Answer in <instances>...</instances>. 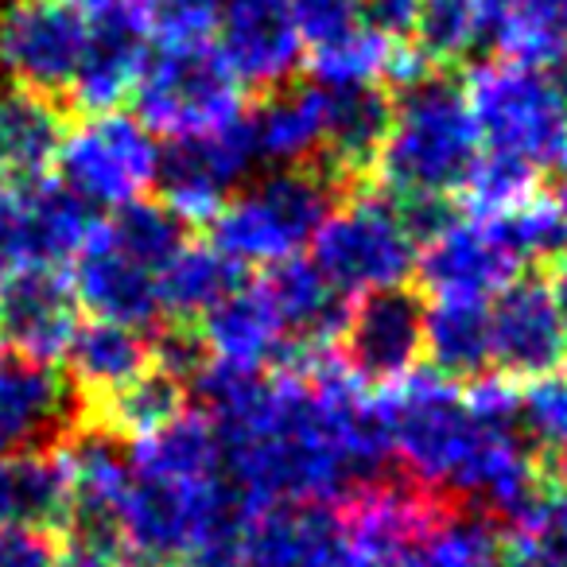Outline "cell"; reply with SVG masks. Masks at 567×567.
<instances>
[{
  "label": "cell",
  "mask_w": 567,
  "mask_h": 567,
  "mask_svg": "<svg viewBox=\"0 0 567 567\" xmlns=\"http://www.w3.org/2000/svg\"><path fill=\"white\" fill-rule=\"evenodd\" d=\"M478 152L482 144L466 110L463 82L432 66L396 86L393 121H389L373 175L381 190L393 198L451 195L463 187Z\"/></svg>",
  "instance_id": "obj_1"
},
{
  "label": "cell",
  "mask_w": 567,
  "mask_h": 567,
  "mask_svg": "<svg viewBox=\"0 0 567 567\" xmlns=\"http://www.w3.org/2000/svg\"><path fill=\"white\" fill-rule=\"evenodd\" d=\"M342 183L323 164L257 172L210 218V245L241 268H272L300 257L339 206Z\"/></svg>",
  "instance_id": "obj_2"
},
{
  "label": "cell",
  "mask_w": 567,
  "mask_h": 567,
  "mask_svg": "<svg viewBox=\"0 0 567 567\" xmlns=\"http://www.w3.org/2000/svg\"><path fill=\"white\" fill-rule=\"evenodd\" d=\"M378 396L401 471L451 505V489L458 486L471 458L502 427L482 424L466 404L463 385L432 370H412L396 385L378 389Z\"/></svg>",
  "instance_id": "obj_3"
},
{
  "label": "cell",
  "mask_w": 567,
  "mask_h": 567,
  "mask_svg": "<svg viewBox=\"0 0 567 567\" xmlns=\"http://www.w3.org/2000/svg\"><path fill=\"white\" fill-rule=\"evenodd\" d=\"M463 94L482 152L525 159L536 172L559 164L567 148V102L551 71L489 55L466 71Z\"/></svg>",
  "instance_id": "obj_4"
},
{
  "label": "cell",
  "mask_w": 567,
  "mask_h": 567,
  "mask_svg": "<svg viewBox=\"0 0 567 567\" xmlns=\"http://www.w3.org/2000/svg\"><path fill=\"white\" fill-rule=\"evenodd\" d=\"M133 102L141 125L164 141L214 133L245 117V86L214 43H148Z\"/></svg>",
  "instance_id": "obj_5"
},
{
  "label": "cell",
  "mask_w": 567,
  "mask_h": 567,
  "mask_svg": "<svg viewBox=\"0 0 567 567\" xmlns=\"http://www.w3.org/2000/svg\"><path fill=\"white\" fill-rule=\"evenodd\" d=\"M416 249L396 203L381 195H354L339 203L311 241V265L342 300L401 288L416 272Z\"/></svg>",
  "instance_id": "obj_6"
},
{
  "label": "cell",
  "mask_w": 567,
  "mask_h": 567,
  "mask_svg": "<svg viewBox=\"0 0 567 567\" xmlns=\"http://www.w3.org/2000/svg\"><path fill=\"white\" fill-rule=\"evenodd\" d=\"M55 172L59 183L97 214L121 210L156 190L159 141L152 128L141 125L136 113H86L79 125L66 128Z\"/></svg>",
  "instance_id": "obj_7"
},
{
  "label": "cell",
  "mask_w": 567,
  "mask_h": 567,
  "mask_svg": "<svg viewBox=\"0 0 567 567\" xmlns=\"http://www.w3.org/2000/svg\"><path fill=\"white\" fill-rule=\"evenodd\" d=\"M90 43V20L66 0H0V79L59 97Z\"/></svg>",
  "instance_id": "obj_8"
},
{
  "label": "cell",
  "mask_w": 567,
  "mask_h": 567,
  "mask_svg": "<svg viewBox=\"0 0 567 567\" xmlns=\"http://www.w3.org/2000/svg\"><path fill=\"white\" fill-rule=\"evenodd\" d=\"M260 156L249 125L234 121L226 128L159 144L156 190L183 221H210L245 183L257 175Z\"/></svg>",
  "instance_id": "obj_9"
},
{
  "label": "cell",
  "mask_w": 567,
  "mask_h": 567,
  "mask_svg": "<svg viewBox=\"0 0 567 567\" xmlns=\"http://www.w3.org/2000/svg\"><path fill=\"white\" fill-rule=\"evenodd\" d=\"M525 260L502 234L497 218L455 214L432 241L416 249L420 288L432 300H494L520 276Z\"/></svg>",
  "instance_id": "obj_10"
},
{
  "label": "cell",
  "mask_w": 567,
  "mask_h": 567,
  "mask_svg": "<svg viewBox=\"0 0 567 567\" xmlns=\"http://www.w3.org/2000/svg\"><path fill=\"white\" fill-rule=\"evenodd\" d=\"M334 350L362 385H396L424 358V300L409 284L358 296L347 303Z\"/></svg>",
  "instance_id": "obj_11"
},
{
  "label": "cell",
  "mask_w": 567,
  "mask_h": 567,
  "mask_svg": "<svg viewBox=\"0 0 567 567\" xmlns=\"http://www.w3.org/2000/svg\"><path fill=\"white\" fill-rule=\"evenodd\" d=\"M86 424V396L59 365L0 358V458L55 451Z\"/></svg>",
  "instance_id": "obj_12"
},
{
  "label": "cell",
  "mask_w": 567,
  "mask_h": 567,
  "mask_svg": "<svg viewBox=\"0 0 567 567\" xmlns=\"http://www.w3.org/2000/svg\"><path fill=\"white\" fill-rule=\"evenodd\" d=\"M66 466V528L74 544L90 548H121V505L133 486V458L121 435L86 420L59 447Z\"/></svg>",
  "instance_id": "obj_13"
},
{
  "label": "cell",
  "mask_w": 567,
  "mask_h": 567,
  "mask_svg": "<svg viewBox=\"0 0 567 567\" xmlns=\"http://www.w3.org/2000/svg\"><path fill=\"white\" fill-rule=\"evenodd\" d=\"M82 327L79 296L63 268L4 265L0 268V334L17 358L59 365Z\"/></svg>",
  "instance_id": "obj_14"
},
{
  "label": "cell",
  "mask_w": 567,
  "mask_h": 567,
  "mask_svg": "<svg viewBox=\"0 0 567 567\" xmlns=\"http://www.w3.org/2000/svg\"><path fill=\"white\" fill-rule=\"evenodd\" d=\"M102 229V218L59 179H35L28 187H9V221L0 241L4 265L66 268Z\"/></svg>",
  "instance_id": "obj_15"
},
{
  "label": "cell",
  "mask_w": 567,
  "mask_h": 567,
  "mask_svg": "<svg viewBox=\"0 0 567 567\" xmlns=\"http://www.w3.org/2000/svg\"><path fill=\"white\" fill-rule=\"evenodd\" d=\"M214 48L245 90H280L303 71V40L288 0H221Z\"/></svg>",
  "instance_id": "obj_16"
},
{
  "label": "cell",
  "mask_w": 567,
  "mask_h": 567,
  "mask_svg": "<svg viewBox=\"0 0 567 567\" xmlns=\"http://www.w3.org/2000/svg\"><path fill=\"white\" fill-rule=\"evenodd\" d=\"M489 339L497 373L513 381H536L567 365V327L540 276L517 280L489 300Z\"/></svg>",
  "instance_id": "obj_17"
},
{
  "label": "cell",
  "mask_w": 567,
  "mask_h": 567,
  "mask_svg": "<svg viewBox=\"0 0 567 567\" xmlns=\"http://www.w3.org/2000/svg\"><path fill=\"white\" fill-rule=\"evenodd\" d=\"M71 272V288L79 296V308H86L94 319H110V323L125 327H152L164 319L159 311V292H156V272H148L144 265H136L133 257H125L121 249H113L105 241V234L97 229V237L79 252Z\"/></svg>",
  "instance_id": "obj_18"
},
{
  "label": "cell",
  "mask_w": 567,
  "mask_h": 567,
  "mask_svg": "<svg viewBox=\"0 0 567 567\" xmlns=\"http://www.w3.org/2000/svg\"><path fill=\"white\" fill-rule=\"evenodd\" d=\"M198 342L206 358L241 370H272L288 350V334L280 327L268 292L257 284H237L234 292L221 296L203 319H198Z\"/></svg>",
  "instance_id": "obj_19"
},
{
  "label": "cell",
  "mask_w": 567,
  "mask_h": 567,
  "mask_svg": "<svg viewBox=\"0 0 567 567\" xmlns=\"http://www.w3.org/2000/svg\"><path fill=\"white\" fill-rule=\"evenodd\" d=\"M323 90V144L319 159L339 183H354L373 172L393 121V97L385 86H339Z\"/></svg>",
  "instance_id": "obj_20"
},
{
  "label": "cell",
  "mask_w": 567,
  "mask_h": 567,
  "mask_svg": "<svg viewBox=\"0 0 567 567\" xmlns=\"http://www.w3.org/2000/svg\"><path fill=\"white\" fill-rule=\"evenodd\" d=\"M148 24L133 17L102 20L90 24L86 55L79 63V74L71 82V102L82 113H110L133 97L141 79L144 55H148Z\"/></svg>",
  "instance_id": "obj_21"
},
{
  "label": "cell",
  "mask_w": 567,
  "mask_h": 567,
  "mask_svg": "<svg viewBox=\"0 0 567 567\" xmlns=\"http://www.w3.org/2000/svg\"><path fill=\"white\" fill-rule=\"evenodd\" d=\"M63 136L66 117L55 97L0 86V187H28L48 179Z\"/></svg>",
  "instance_id": "obj_22"
},
{
  "label": "cell",
  "mask_w": 567,
  "mask_h": 567,
  "mask_svg": "<svg viewBox=\"0 0 567 567\" xmlns=\"http://www.w3.org/2000/svg\"><path fill=\"white\" fill-rule=\"evenodd\" d=\"M245 125L252 133L260 164H316L323 144V90L316 82H288L280 90H268Z\"/></svg>",
  "instance_id": "obj_23"
},
{
  "label": "cell",
  "mask_w": 567,
  "mask_h": 567,
  "mask_svg": "<svg viewBox=\"0 0 567 567\" xmlns=\"http://www.w3.org/2000/svg\"><path fill=\"white\" fill-rule=\"evenodd\" d=\"M260 288L272 300L288 347H334L347 319V300L319 276L308 257H292L265 268Z\"/></svg>",
  "instance_id": "obj_24"
},
{
  "label": "cell",
  "mask_w": 567,
  "mask_h": 567,
  "mask_svg": "<svg viewBox=\"0 0 567 567\" xmlns=\"http://www.w3.org/2000/svg\"><path fill=\"white\" fill-rule=\"evenodd\" d=\"M486 48L513 63L556 71L567 59V0H474Z\"/></svg>",
  "instance_id": "obj_25"
},
{
  "label": "cell",
  "mask_w": 567,
  "mask_h": 567,
  "mask_svg": "<svg viewBox=\"0 0 567 567\" xmlns=\"http://www.w3.org/2000/svg\"><path fill=\"white\" fill-rule=\"evenodd\" d=\"M63 362L74 389L86 396V404H94L125 389L144 370H152V331L110 323V319H90L79 327Z\"/></svg>",
  "instance_id": "obj_26"
},
{
  "label": "cell",
  "mask_w": 567,
  "mask_h": 567,
  "mask_svg": "<svg viewBox=\"0 0 567 567\" xmlns=\"http://www.w3.org/2000/svg\"><path fill=\"white\" fill-rule=\"evenodd\" d=\"M424 358L427 370L466 385L494 365L486 300H432L424 303Z\"/></svg>",
  "instance_id": "obj_27"
},
{
  "label": "cell",
  "mask_w": 567,
  "mask_h": 567,
  "mask_svg": "<svg viewBox=\"0 0 567 567\" xmlns=\"http://www.w3.org/2000/svg\"><path fill=\"white\" fill-rule=\"evenodd\" d=\"M245 280V268L229 260L218 245L187 241L164 268L156 272L159 311L175 323L203 319L221 296H229Z\"/></svg>",
  "instance_id": "obj_28"
},
{
  "label": "cell",
  "mask_w": 567,
  "mask_h": 567,
  "mask_svg": "<svg viewBox=\"0 0 567 567\" xmlns=\"http://www.w3.org/2000/svg\"><path fill=\"white\" fill-rule=\"evenodd\" d=\"M187 401H190L187 385L152 365V370H144L136 381H128L125 389L86 404V420H94L105 432L133 443V440H144V435L159 432V427L172 424L175 416H183Z\"/></svg>",
  "instance_id": "obj_29"
},
{
  "label": "cell",
  "mask_w": 567,
  "mask_h": 567,
  "mask_svg": "<svg viewBox=\"0 0 567 567\" xmlns=\"http://www.w3.org/2000/svg\"><path fill=\"white\" fill-rule=\"evenodd\" d=\"M187 226L190 221H183L159 198H136V203L113 210L110 221H102V234L113 249L133 257L148 272H159L187 245Z\"/></svg>",
  "instance_id": "obj_30"
},
{
  "label": "cell",
  "mask_w": 567,
  "mask_h": 567,
  "mask_svg": "<svg viewBox=\"0 0 567 567\" xmlns=\"http://www.w3.org/2000/svg\"><path fill=\"white\" fill-rule=\"evenodd\" d=\"M482 43H486V35H482L474 0H424L420 4L416 28H412V48L420 51V59L427 66L451 71Z\"/></svg>",
  "instance_id": "obj_31"
},
{
  "label": "cell",
  "mask_w": 567,
  "mask_h": 567,
  "mask_svg": "<svg viewBox=\"0 0 567 567\" xmlns=\"http://www.w3.org/2000/svg\"><path fill=\"white\" fill-rule=\"evenodd\" d=\"M536 190H540V172L533 164L502 156V152H478L458 195H463L466 214L502 218V214L517 210L525 198H533Z\"/></svg>",
  "instance_id": "obj_32"
},
{
  "label": "cell",
  "mask_w": 567,
  "mask_h": 567,
  "mask_svg": "<svg viewBox=\"0 0 567 567\" xmlns=\"http://www.w3.org/2000/svg\"><path fill=\"white\" fill-rule=\"evenodd\" d=\"M497 226L525 265L559 260L567 252V203H559L556 195H544V187L533 198H525L517 210L502 214Z\"/></svg>",
  "instance_id": "obj_33"
},
{
  "label": "cell",
  "mask_w": 567,
  "mask_h": 567,
  "mask_svg": "<svg viewBox=\"0 0 567 567\" xmlns=\"http://www.w3.org/2000/svg\"><path fill=\"white\" fill-rule=\"evenodd\" d=\"M520 432L544 447H567V365L520 389Z\"/></svg>",
  "instance_id": "obj_34"
},
{
  "label": "cell",
  "mask_w": 567,
  "mask_h": 567,
  "mask_svg": "<svg viewBox=\"0 0 567 567\" xmlns=\"http://www.w3.org/2000/svg\"><path fill=\"white\" fill-rule=\"evenodd\" d=\"M221 0H148L152 43H214Z\"/></svg>",
  "instance_id": "obj_35"
},
{
  "label": "cell",
  "mask_w": 567,
  "mask_h": 567,
  "mask_svg": "<svg viewBox=\"0 0 567 567\" xmlns=\"http://www.w3.org/2000/svg\"><path fill=\"white\" fill-rule=\"evenodd\" d=\"M288 4H292V20L303 40V51H316L365 24L362 0H288Z\"/></svg>",
  "instance_id": "obj_36"
},
{
  "label": "cell",
  "mask_w": 567,
  "mask_h": 567,
  "mask_svg": "<svg viewBox=\"0 0 567 567\" xmlns=\"http://www.w3.org/2000/svg\"><path fill=\"white\" fill-rule=\"evenodd\" d=\"M55 533L28 525H0V567H55Z\"/></svg>",
  "instance_id": "obj_37"
},
{
  "label": "cell",
  "mask_w": 567,
  "mask_h": 567,
  "mask_svg": "<svg viewBox=\"0 0 567 567\" xmlns=\"http://www.w3.org/2000/svg\"><path fill=\"white\" fill-rule=\"evenodd\" d=\"M424 0H362V20L385 40L409 43Z\"/></svg>",
  "instance_id": "obj_38"
},
{
  "label": "cell",
  "mask_w": 567,
  "mask_h": 567,
  "mask_svg": "<svg viewBox=\"0 0 567 567\" xmlns=\"http://www.w3.org/2000/svg\"><path fill=\"white\" fill-rule=\"evenodd\" d=\"M82 20L90 24H102V20H121V17H133L148 24V0H66Z\"/></svg>",
  "instance_id": "obj_39"
},
{
  "label": "cell",
  "mask_w": 567,
  "mask_h": 567,
  "mask_svg": "<svg viewBox=\"0 0 567 567\" xmlns=\"http://www.w3.org/2000/svg\"><path fill=\"white\" fill-rule=\"evenodd\" d=\"M331 567H401L393 556H381V551H365V548H350L342 544V551L331 559Z\"/></svg>",
  "instance_id": "obj_40"
},
{
  "label": "cell",
  "mask_w": 567,
  "mask_h": 567,
  "mask_svg": "<svg viewBox=\"0 0 567 567\" xmlns=\"http://www.w3.org/2000/svg\"><path fill=\"white\" fill-rule=\"evenodd\" d=\"M548 292H551V300H556V311H559V319H564V327H567V257L556 260V268H551Z\"/></svg>",
  "instance_id": "obj_41"
},
{
  "label": "cell",
  "mask_w": 567,
  "mask_h": 567,
  "mask_svg": "<svg viewBox=\"0 0 567 567\" xmlns=\"http://www.w3.org/2000/svg\"><path fill=\"white\" fill-rule=\"evenodd\" d=\"M167 567H237V559H221V556H203V551H190V556L172 559Z\"/></svg>",
  "instance_id": "obj_42"
},
{
  "label": "cell",
  "mask_w": 567,
  "mask_h": 567,
  "mask_svg": "<svg viewBox=\"0 0 567 567\" xmlns=\"http://www.w3.org/2000/svg\"><path fill=\"white\" fill-rule=\"evenodd\" d=\"M551 474H556L559 489H567V447L556 451V463H551Z\"/></svg>",
  "instance_id": "obj_43"
},
{
  "label": "cell",
  "mask_w": 567,
  "mask_h": 567,
  "mask_svg": "<svg viewBox=\"0 0 567 567\" xmlns=\"http://www.w3.org/2000/svg\"><path fill=\"white\" fill-rule=\"evenodd\" d=\"M551 79H556L559 94H564V102H567V59H564V63L556 66V71H551Z\"/></svg>",
  "instance_id": "obj_44"
},
{
  "label": "cell",
  "mask_w": 567,
  "mask_h": 567,
  "mask_svg": "<svg viewBox=\"0 0 567 567\" xmlns=\"http://www.w3.org/2000/svg\"><path fill=\"white\" fill-rule=\"evenodd\" d=\"M556 167H564V175H567V148H564V156H559V164Z\"/></svg>",
  "instance_id": "obj_45"
},
{
  "label": "cell",
  "mask_w": 567,
  "mask_h": 567,
  "mask_svg": "<svg viewBox=\"0 0 567 567\" xmlns=\"http://www.w3.org/2000/svg\"><path fill=\"white\" fill-rule=\"evenodd\" d=\"M4 347H9V342H4V334H0V358H4Z\"/></svg>",
  "instance_id": "obj_46"
}]
</instances>
